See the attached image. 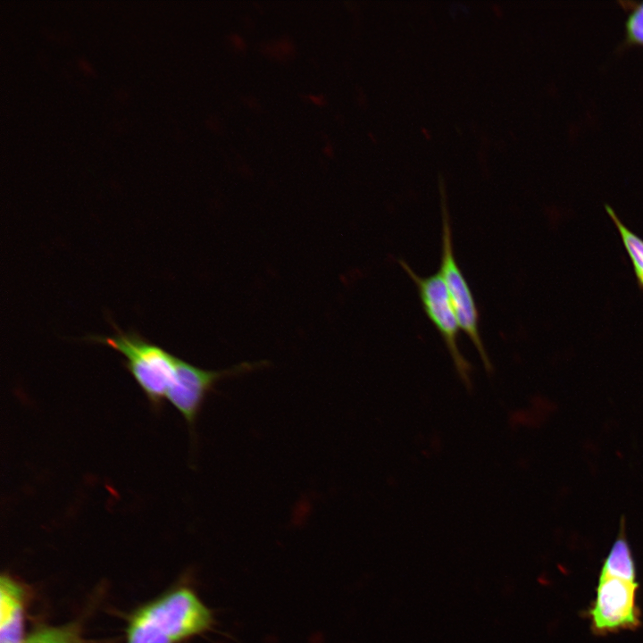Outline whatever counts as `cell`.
<instances>
[{
	"label": "cell",
	"instance_id": "obj_1",
	"mask_svg": "<svg viewBox=\"0 0 643 643\" xmlns=\"http://www.w3.org/2000/svg\"><path fill=\"white\" fill-rule=\"evenodd\" d=\"M211 611L189 589L180 588L140 609L131 619L128 643H178L207 630Z\"/></svg>",
	"mask_w": 643,
	"mask_h": 643
},
{
	"label": "cell",
	"instance_id": "obj_2",
	"mask_svg": "<svg viewBox=\"0 0 643 643\" xmlns=\"http://www.w3.org/2000/svg\"><path fill=\"white\" fill-rule=\"evenodd\" d=\"M112 336L91 337L124 356V366L146 395L152 408L161 409L175 383L180 358L152 343L136 331H123L113 325Z\"/></svg>",
	"mask_w": 643,
	"mask_h": 643
},
{
	"label": "cell",
	"instance_id": "obj_3",
	"mask_svg": "<svg viewBox=\"0 0 643 643\" xmlns=\"http://www.w3.org/2000/svg\"><path fill=\"white\" fill-rule=\"evenodd\" d=\"M438 271L460 329L477 349L485 369L491 372L492 364L480 333V313L470 286L455 257L450 218L445 201H442V248Z\"/></svg>",
	"mask_w": 643,
	"mask_h": 643
},
{
	"label": "cell",
	"instance_id": "obj_4",
	"mask_svg": "<svg viewBox=\"0 0 643 643\" xmlns=\"http://www.w3.org/2000/svg\"><path fill=\"white\" fill-rule=\"evenodd\" d=\"M638 581L599 575L594 600L587 615L595 634L605 635L639 627Z\"/></svg>",
	"mask_w": 643,
	"mask_h": 643
},
{
	"label": "cell",
	"instance_id": "obj_5",
	"mask_svg": "<svg viewBox=\"0 0 643 643\" xmlns=\"http://www.w3.org/2000/svg\"><path fill=\"white\" fill-rule=\"evenodd\" d=\"M398 263L416 285L423 311L440 334L459 377L470 387L471 365L460 351L458 334L461 329L439 271L421 277L405 261Z\"/></svg>",
	"mask_w": 643,
	"mask_h": 643
},
{
	"label": "cell",
	"instance_id": "obj_6",
	"mask_svg": "<svg viewBox=\"0 0 643 643\" xmlns=\"http://www.w3.org/2000/svg\"><path fill=\"white\" fill-rule=\"evenodd\" d=\"M263 363H244L222 371H209L180 359L175 383L166 400L184 417L189 429L194 430L207 396L220 380L249 372Z\"/></svg>",
	"mask_w": 643,
	"mask_h": 643
},
{
	"label": "cell",
	"instance_id": "obj_7",
	"mask_svg": "<svg viewBox=\"0 0 643 643\" xmlns=\"http://www.w3.org/2000/svg\"><path fill=\"white\" fill-rule=\"evenodd\" d=\"M23 593L10 577L0 579V643H21Z\"/></svg>",
	"mask_w": 643,
	"mask_h": 643
},
{
	"label": "cell",
	"instance_id": "obj_8",
	"mask_svg": "<svg viewBox=\"0 0 643 643\" xmlns=\"http://www.w3.org/2000/svg\"><path fill=\"white\" fill-rule=\"evenodd\" d=\"M599 575L637 581L633 555L625 533V522H620L618 535L605 558Z\"/></svg>",
	"mask_w": 643,
	"mask_h": 643
},
{
	"label": "cell",
	"instance_id": "obj_9",
	"mask_svg": "<svg viewBox=\"0 0 643 643\" xmlns=\"http://www.w3.org/2000/svg\"><path fill=\"white\" fill-rule=\"evenodd\" d=\"M605 209L616 226L623 246L630 259L637 284L643 290V239L631 231L609 205Z\"/></svg>",
	"mask_w": 643,
	"mask_h": 643
},
{
	"label": "cell",
	"instance_id": "obj_10",
	"mask_svg": "<svg viewBox=\"0 0 643 643\" xmlns=\"http://www.w3.org/2000/svg\"><path fill=\"white\" fill-rule=\"evenodd\" d=\"M21 643H80V639L71 627H50L33 632Z\"/></svg>",
	"mask_w": 643,
	"mask_h": 643
},
{
	"label": "cell",
	"instance_id": "obj_11",
	"mask_svg": "<svg viewBox=\"0 0 643 643\" xmlns=\"http://www.w3.org/2000/svg\"><path fill=\"white\" fill-rule=\"evenodd\" d=\"M627 33L630 41L643 45V3L630 15Z\"/></svg>",
	"mask_w": 643,
	"mask_h": 643
}]
</instances>
